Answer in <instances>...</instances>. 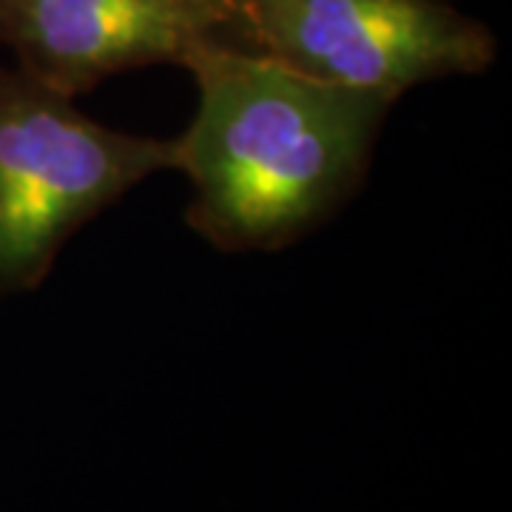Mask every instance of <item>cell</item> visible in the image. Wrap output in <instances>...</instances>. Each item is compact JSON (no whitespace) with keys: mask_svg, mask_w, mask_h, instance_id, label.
Segmentation results:
<instances>
[{"mask_svg":"<svg viewBox=\"0 0 512 512\" xmlns=\"http://www.w3.org/2000/svg\"><path fill=\"white\" fill-rule=\"evenodd\" d=\"M165 168L174 140L111 131L0 66V293L37 288L77 228Z\"/></svg>","mask_w":512,"mask_h":512,"instance_id":"obj_2","label":"cell"},{"mask_svg":"<svg viewBox=\"0 0 512 512\" xmlns=\"http://www.w3.org/2000/svg\"><path fill=\"white\" fill-rule=\"evenodd\" d=\"M197 6L200 12L211 15L222 26V32L231 37V18H234V0H185Z\"/></svg>","mask_w":512,"mask_h":512,"instance_id":"obj_5","label":"cell"},{"mask_svg":"<svg viewBox=\"0 0 512 512\" xmlns=\"http://www.w3.org/2000/svg\"><path fill=\"white\" fill-rule=\"evenodd\" d=\"M185 66L200 92L177 137L188 225L222 251H276L325 222L365 180L387 97L313 80L225 35Z\"/></svg>","mask_w":512,"mask_h":512,"instance_id":"obj_1","label":"cell"},{"mask_svg":"<svg viewBox=\"0 0 512 512\" xmlns=\"http://www.w3.org/2000/svg\"><path fill=\"white\" fill-rule=\"evenodd\" d=\"M231 40L390 103L427 80L484 72L498 52L444 0H234Z\"/></svg>","mask_w":512,"mask_h":512,"instance_id":"obj_3","label":"cell"},{"mask_svg":"<svg viewBox=\"0 0 512 512\" xmlns=\"http://www.w3.org/2000/svg\"><path fill=\"white\" fill-rule=\"evenodd\" d=\"M214 35L220 23L185 0H0V43L18 72L72 100L111 74L183 63Z\"/></svg>","mask_w":512,"mask_h":512,"instance_id":"obj_4","label":"cell"}]
</instances>
